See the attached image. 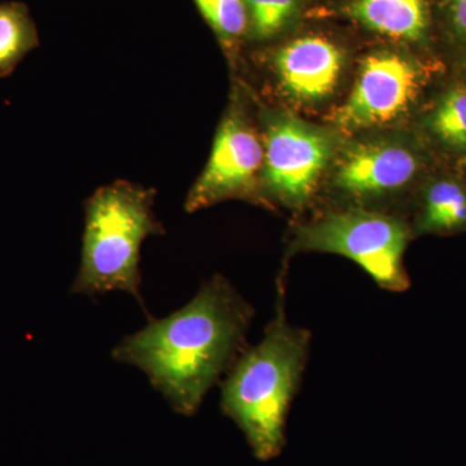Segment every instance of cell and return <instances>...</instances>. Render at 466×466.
<instances>
[{
  "label": "cell",
  "instance_id": "cell-1",
  "mask_svg": "<svg viewBox=\"0 0 466 466\" xmlns=\"http://www.w3.org/2000/svg\"><path fill=\"white\" fill-rule=\"evenodd\" d=\"M254 315L238 290L214 275L182 309L126 336L112 357L146 373L175 412L193 416L247 348Z\"/></svg>",
  "mask_w": 466,
  "mask_h": 466
},
{
  "label": "cell",
  "instance_id": "cell-2",
  "mask_svg": "<svg viewBox=\"0 0 466 466\" xmlns=\"http://www.w3.org/2000/svg\"><path fill=\"white\" fill-rule=\"evenodd\" d=\"M276 293L275 317L262 339L244 349L220 382L223 413L241 429L262 461L278 458L284 449L288 413L311 349V332L288 321L283 279Z\"/></svg>",
  "mask_w": 466,
  "mask_h": 466
},
{
  "label": "cell",
  "instance_id": "cell-3",
  "mask_svg": "<svg viewBox=\"0 0 466 466\" xmlns=\"http://www.w3.org/2000/svg\"><path fill=\"white\" fill-rule=\"evenodd\" d=\"M155 202V189L127 180L92 193L85 202L81 265L73 294L96 297L125 291L143 302L140 251L150 236L165 233Z\"/></svg>",
  "mask_w": 466,
  "mask_h": 466
},
{
  "label": "cell",
  "instance_id": "cell-4",
  "mask_svg": "<svg viewBox=\"0 0 466 466\" xmlns=\"http://www.w3.org/2000/svg\"><path fill=\"white\" fill-rule=\"evenodd\" d=\"M412 228L400 218L364 208L333 210L297 227L293 249L337 254L357 263L383 290L410 288L404 254Z\"/></svg>",
  "mask_w": 466,
  "mask_h": 466
},
{
  "label": "cell",
  "instance_id": "cell-5",
  "mask_svg": "<svg viewBox=\"0 0 466 466\" xmlns=\"http://www.w3.org/2000/svg\"><path fill=\"white\" fill-rule=\"evenodd\" d=\"M263 162V137L236 97L218 127L207 167L188 192L184 208L196 213L231 198L257 200Z\"/></svg>",
  "mask_w": 466,
  "mask_h": 466
},
{
  "label": "cell",
  "instance_id": "cell-6",
  "mask_svg": "<svg viewBox=\"0 0 466 466\" xmlns=\"http://www.w3.org/2000/svg\"><path fill=\"white\" fill-rule=\"evenodd\" d=\"M263 146L265 191L284 207L305 208L332 155L329 137L299 119L280 116L267 119Z\"/></svg>",
  "mask_w": 466,
  "mask_h": 466
},
{
  "label": "cell",
  "instance_id": "cell-7",
  "mask_svg": "<svg viewBox=\"0 0 466 466\" xmlns=\"http://www.w3.org/2000/svg\"><path fill=\"white\" fill-rule=\"evenodd\" d=\"M420 82L421 73L410 58L395 52L370 55L348 100L336 113V125L352 133L388 124L410 108Z\"/></svg>",
  "mask_w": 466,
  "mask_h": 466
},
{
  "label": "cell",
  "instance_id": "cell-8",
  "mask_svg": "<svg viewBox=\"0 0 466 466\" xmlns=\"http://www.w3.org/2000/svg\"><path fill=\"white\" fill-rule=\"evenodd\" d=\"M422 165L420 150L406 143L379 140L359 144L337 164L334 186L350 200H380L407 188Z\"/></svg>",
  "mask_w": 466,
  "mask_h": 466
},
{
  "label": "cell",
  "instance_id": "cell-9",
  "mask_svg": "<svg viewBox=\"0 0 466 466\" xmlns=\"http://www.w3.org/2000/svg\"><path fill=\"white\" fill-rule=\"evenodd\" d=\"M281 88L293 99L315 103L332 94L343 66L341 50L321 35H305L283 46L274 57Z\"/></svg>",
  "mask_w": 466,
  "mask_h": 466
},
{
  "label": "cell",
  "instance_id": "cell-10",
  "mask_svg": "<svg viewBox=\"0 0 466 466\" xmlns=\"http://www.w3.org/2000/svg\"><path fill=\"white\" fill-rule=\"evenodd\" d=\"M346 14L367 29L400 41L424 42L431 33L429 0H351Z\"/></svg>",
  "mask_w": 466,
  "mask_h": 466
},
{
  "label": "cell",
  "instance_id": "cell-11",
  "mask_svg": "<svg viewBox=\"0 0 466 466\" xmlns=\"http://www.w3.org/2000/svg\"><path fill=\"white\" fill-rule=\"evenodd\" d=\"M412 228L416 235H453L466 231V182L438 177L426 184Z\"/></svg>",
  "mask_w": 466,
  "mask_h": 466
},
{
  "label": "cell",
  "instance_id": "cell-12",
  "mask_svg": "<svg viewBox=\"0 0 466 466\" xmlns=\"http://www.w3.org/2000/svg\"><path fill=\"white\" fill-rule=\"evenodd\" d=\"M426 133L444 152L466 156V82L450 86L425 116Z\"/></svg>",
  "mask_w": 466,
  "mask_h": 466
},
{
  "label": "cell",
  "instance_id": "cell-13",
  "mask_svg": "<svg viewBox=\"0 0 466 466\" xmlns=\"http://www.w3.org/2000/svg\"><path fill=\"white\" fill-rule=\"evenodd\" d=\"M38 46V29L29 7L21 2L0 3V76L11 75Z\"/></svg>",
  "mask_w": 466,
  "mask_h": 466
},
{
  "label": "cell",
  "instance_id": "cell-14",
  "mask_svg": "<svg viewBox=\"0 0 466 466\" xmlns=\"http://www.w3.org/2000/svg\"><path fill=\"white\" fill-rule=\"evenodd\" d=\"M218 41L227 52L238 50L249 38L250 23L245 0H193Z\"/></svg>",
  "mask_w": 466,
  "mask_h": 466
},
{
  "label": "cell",
  "instance_id": "cell-15",
  "mask_svg": "<svg viewBox=\"0 0 466 466\" xmlns=\"http://www.w3.org/2000/svg\"><path fill=\"white\" fill-rule=\"evenodd\" d=\"M249 14V38L265 42L280 35L296 20L299 0H245Z\"/></svg>",
  "mask_w": 466,
  "mask_h": 466
},
{
  "label": "cell",
  "instance_id": "cell-16",
  "mask_svg": "<svg viewBox=\"0 0 466 466\" xmlns=\"http://www.w3.org/2000/svg\"><path fill=\"white\" fill-rule=\"evenodd\" d=\"M441 9L451 39L466 47V0H441Z\"/></svg>",
  "mask_w": 466,
  "mask_h": 466
},
{
  "label": "cell",
  "instance_id": "cell-17",
  "mask_svg": "<svg viewBox=\"0 0 466 466\" xmlns=\"http://www.w3.org/2000/svg\"><path fill=\"white\" fill-rule=\"evenodd\" d=\"M464 69H465V75H466V47H464Z\"/></svg>",
  "mask_w": 466,
  "mask_h": 466
}]
</instances>
